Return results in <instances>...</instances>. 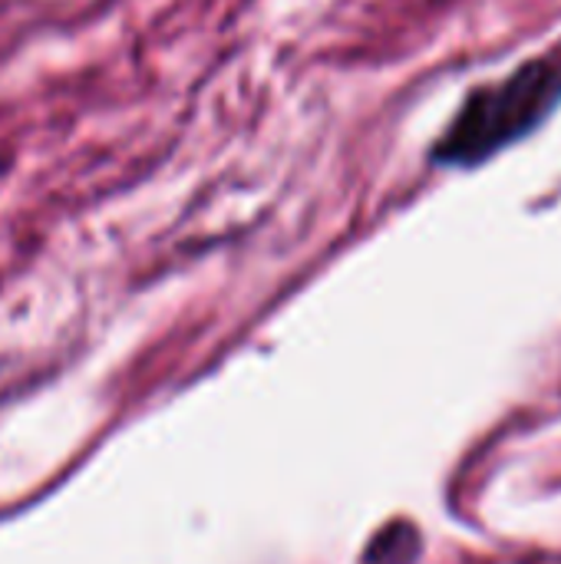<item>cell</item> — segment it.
<instances>
[{
	"instance_id": "cell-1",
	"label": "cell",
	"mask_w": 561,
	"mask_h": 564,
	"mask_svg": "<svg viewBox=\"0 0 561 564\" xmlns=\"http://www.w3.org/2000/svg\"><path fill=\"white\" fill-rule=\"evenodd\" d=\"M561 106V43L529 56L499 83L466 93L446 132L433 142L440 169H479L509 145L529 139Z\"/></svg>"
},
{
	"instance_id": "cell-2",
	"label": "cell",
	"mask_w": 561,
	"mask_h": 564,
	"mask_svg": "<svg viewBox=\"0 0 561 564\" xmlns=\"http://www.w3.org/2000/svg\"><path fill=\"white\" fill-rule=\"evenodd\" d=\"M10 165H13V159H10L7 152H0V178H3L7 172H10Z\"/></svg>"
}]
</instances>
